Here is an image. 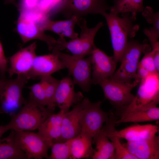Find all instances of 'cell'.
<instances>
[{"label": "cell", "mask_w": 159, "mask_h": 159, "mask_svg": "<svg viewBox=\"0 0 159 159\" xmlns=\"http://www.w3.org/2000/svg\"><path fill=\"white\" fill-rule=\"evenodd\" d=\"M119 14L110 12L102 14L109 29L113 54L116 62H120L126 48L128 38L135 37L139 29L138 24H135L137 14L126 13Z\"/></svg>", "instance_id": "obj_1"}, {"label": "cell", "mask_w": 159, "mask_h": 159, "mask_svg": "<svg viewBox=\"0 0 159 159\" xmlns=\"http://www.w3.org/2000/svg\"><path fill=\"white\" fill-rule=\"evenodd\" d=\"M52 113L46 107L39 105L29 99L17 113L12 116L11 120L7 125L9 130H34L38 129Z\"/></svg>", "instance_id": "obj_2"}, {"label": "cell", "mask_w": 159, "mask_h": 159, "mask_svg": "<svg viewBox=\"0 0 159 159\" xmlns=\"http://www.w3.org/2000/svg\"><path fill=\"white\" fill-rule=\"evenodd\" d=\"M29 80L25 76L17 75L14 79H4L0 88V114L11 117L28 101L22 95V90Z\"/></svg>", "instance_id": "obj_3"}, {"label": "cell", "mask_w": 159, "mask_h": 159, "mask_svg": "<svg viewBox=\"0 0 159 159\" xmlns=\"http://www.w3.org/2000/svg\"><path fill=\"white\" fill-rule=\"evenodd\" d=\"M52 51L56 54L65 68L68 69V75L72 77L75 85H79L84 92H88L92 84L91 55L85 58L64 53L57 50Z\"/></svg>", "instance_id": "obj_4"}, {"label": "cell", "mask_w": 159, "mask_h": 159, "mask_svg": "<svg viewBox=\"0 0 159 159\" xmlns=\"http://www.w3.org/2000/svg\"><path fill=\"white\" fill-rule=\"evenodd\" d=\"M151 47L146 42L143 44L134 40L128 41L122 56L121 64L111 78L131 82L135 79L140 56L151 51Z\"/></svg>", "instance_id": "obj_5"}, {"label": "cell", "mask_w": 159, "mask_h": 159, "mask_svg": "<svg viewBox=\"0 0 159 159\" xmlns=\"http://www.w3.org/2000/svg\"><path fill=\"white\" fill-rule=\"evenodd\" d=\"M77 24L81 29L80 37L69 42L66 41L64 38H59L58 39L60 43L59 50L67 49L74 56L85 57L91 54L95 44V36L104 24L102 22H100L95 27L89 28L86 20L83 17L79 19Z\"/></svg>", "instance_id": "obj_6"}, {"label": "cell", "mask_w": 159, "mask_h": 159, "mask_svg": "<svg viewBox=\"0 0 159 159\" xmlns=\"http://www.w3.org/2000/svg\"><path fill=\"white\" fill-rule=\"evenodd\" d=\"M102 102H91L87 97L80 103L81 132L94 139L108 120L109 114L101 108Z\"/></svg>", "instance_id": "obj_7"}, {"label": "cell", "mask_w": 159, "mask_h": 159, "mask_svg": "<svg viewBox=\"0 0 159 159\" xmlns=\"http://www.w3.org/2000/svg\"><path fill=\"white\" fill-rule=\"evenodd\" d=\"M140 82L139 80H134L128 82L110 78L102 81L99 85L105 98L118 109L132 102L135 96L131 92Z\"/></svg>", "instance_id": "obj_8"}, {"label": "cell", "mask_w": 159, "mask_h": 159, "mask_svg": "<svg viewBox=\"0 0 159 159\" xmlns=\"http://www.w3.org/2000/svg\"><path fill=\"white\" fill-rule=\"evenodd\" d=\"M110 9L106 0H64L57 11L68 19L73 16L79 19L89 14L102 15Z\"/></svg>", "instance_id": "obj_9"}, {"label": "cell", "mask_w": 159, "mask_h": 159, "mask_svg": "<svg viewBox=\"0 0 159 159\" xmlns=\"http://www.w3.org/2000/svg\"><path fill=\"white\" fill-rule=\"evenodd\" d=\"M14 131L16 144L28 159H48V150L52 144L37 133Z\"/></svg>", "instance_id": "obj_10"}, {"label": "cell", "mask_w": 159, "mask_h": 159, "mask_svg": "<svg viewBox=\"0 0 159 159\" xmlns=\"http://www.w3.org/2000/svg\"><path fill=\"white\" fill-rule=\"evenodd\" d=\"M139 83L137 94L129 105L142 110L157 107L159 103V73H150Z\"/></svg>", "instance_id": "obj_11"}, {"label": "cell", "mask_w": 159, "mask_h": 159, "mask_svg": "<svg viewBox=\"0 0 159 159\" xmlns=\"http://www.w3.org/2000/svg\"><path fill=\"white\" fill-rule=\"evenodd\" d=\"M116 121L115 118H110L103 126L107 135L116 136L127 141H135L147 138L156 135L158 130L157 125L151 124L135 125L117 130L115 127Z\"/></svg>", "instance_id": "obj_12"}, {"label": "cell", "mask_w": 159, "mask_h": 159, "mask_svg": "<svg viewBox=\"0 0 159 159\" xmlns=\"http://www.w3.org/2000/svg\"><path fill=\"white\" fill-rule=\"evenodd\" d=\"M91 55L92 84L99 85L112 77L116 71L117 63L113 56H108L95 44Z\"/></svg>", "instance_id": "obj_13"}, {"label": "cell", "mask_w": 159, "mask_h": 159, "mask_svg": "<svg viewBox=\"0 0 159 159\" xmlns=\"http://www.w3.org/2000/svg\"><path fill=\"white\" fill-rule=\"evenodd\" d=\"M74 85L68 75L59 80L57 87L54 97V104L64 113L69 111L72 106L80 103L83 99L81 92L74 91Z\"/></svg>", "instance_id": "obj_14"}, {"label": "cell", "mask_w": 159, "mask_h": 159, "mask_svg": "<svg viewBox=\"0 0 159 159\" xmlns=\"http://www.w3.org/2000/svg\"><path fill=\"white\" fill-rule=\"evenodd\" d=\"M16 30L24 44L31 40L38 39L46 43L50 50H59L58 41L45 34L44 31L38 24L19 17Z\"/></svg>", "instance_id": "obj_15"}, {"label": "cell", "mask_w": 159, "mask_h": 159, "mask_svg": "<svg viewBox=\"0 0 159 159\" xmlns=\"http://www.w3.org/2000/svg\"><path fill=\"white\" fill-rule=\"evenodd\" d=\"M36 47V42H34L21 49L9 58L10 67L7 71L10 77L16 74L24 75L27 78L37 56Z\"/></svg>", "instance_id": "obj_16"}, {"label": "cell", "mask_w": 159, "mask_h": 159, "mask_svg": "<svg viewBox=\"0 0 159 159\" xmlns=\"http://www.w3.org/2000/svg\"><path fill=\"white\" fill-rule=\"evenodd\" d=\"M65 68L56 54L52 51L49 54L36 56L27 78L28 80L40 79Z\"/></svg>", "instance_id": "obj_17"}, {"label": "cell", "mask_w": 159, "mask_h": 159, "mask_svg": "<svg viewBox=\"0 0 159 159\" xmlns=\"http://www.w3.org/2000/svg\"><path fill=\"white\" fill-rule=\"evenodd\" d=\"M138 159H159V137L155 135L147 138L122 143Z\"/></svg>", "instance_id": "obj_18"}, {"label": "cell", "mask_w": 159, "mask_h": 159, "mask_svg": "<svg viewBox=\"0 0 159 159\" xmlns=\"http://www.w3.org/2000/svg\"><path fill=\"white\" fill-rule=\"evenodd\" d=\"M117 110L120 118L116 120V125L122 123L151 121L159 119V108L157 107L142 110L133 108L128 105Z\"/></svg>", "instance_id": "obj_19"}, {"label": "cell", "mask_w": 159, "mask_h": 159, "mask_svg": "<svg viewBox=\"0 0 159 159\" xmlns=\"http://www.w3.org/2000/svg\"><path fill=\"white\" fill-rule=\"evenodd\" d=\"M80 103L74 106L71 110L64 113L61 123L60 142L72 139L80 133L82 110Z\"/></svg>", "instance_id": "obj_20"}, {"label": "cell", "mask_w": 159, "mask_h": 159, "mask_svg": "<svg viewBox=\"0 0 159 159\" xmlns=\"http://www.w3.org/2000/svg\"><path fill=\"white\" fill-rule=\"evenodd\" d=\"M64 113L60 110L57 114H51L37 129V133L52 145L60 142L61 123Z\"/></svg>", "instance_id": "obj_21"}, {"label": "cell", "mask_w": 159, "mask_h": 159, "mask_svg": "<svg viewBox=\"0 0 159 159\" xmlns=\"http://www.w3.org/2000/svg\"><path fill=\"white\" fill-rule=\"evenodd\" d=\"M79 19L75 16L62 21H52L48 18L40 26L44 31H51L59 35V38L66 37L72 40L78 38V34L75 32L74 28Z\"/></svg>", "instance_id": "obj_22"}, {"label": "cell", "mask_w": 159, "mask_h": 159, "mask_svg": "<svg viewBox=\"0 0 159 159\" xmlns=\"http://www.w3.org/2000/svg\"><path fill=\"white\" fill-rule=\"evenodd\" d=\"M92 138L81 132L71 140V159L91 158L94 149L92 146Z\"/></svg>", "instance_id": "obj_23"}, {"label": "cell", "mask_w": 159, "mask_h": 159, "mask_svg": "<svg viewBox=\"0 0 159 159\" xmlns=\"http://www.w3.org/2000/svg\"><path fill=\"white\" fill-rule=\"evenodd\" d=\"M96 145L92 159H114L115 147L102 127L93 139Z\"/></svg>", "instance_id": "obj_24"}, {"label": "cell", "mask_w": 159, "mask_h": 159, "mask_svg": "<svg viewBox=\"0 0 159 159\" xmlns=\"http://www.w3.org/2000/svg\"><path fill=\"white\" fill-rule=\"evenodd\" d=\"M0 159H28L24 152L15 143L14 131L0 141Z\"/></svg>", "instance_id": "obj_25"}, {"label": "cell", "mask_w": 159, "mask_h": 159, "mask_svg": "<svg viewBox=\"0 0 159 159\" xmlns=\"http://www.w3.org/2000/svg\"><path fill=\"white\" fill-rule=\"evenodd\" d=\"M114 4L110 7V12L119 14L142 12L145 7L143 0H113Z\"/></svg>", "instance_id": "obj_26"}, {"label": "cell", "mask_w": 159, "mask_h": 159, "mask_svg": "<svg viewBox=\"0 0 159 159\" xmlns=\"http://www.w3.org/2000/svg\"><path fill=\"white\" fill-rule=\"evenodd\" d=\"M40 80L45 93L47 103V107L53 113L56 107L54 103V97L59 80L51 75L43 77Z\"/></svg>", "instance_id": "obj_27"}, {"label": "cell", "mask_w": 159, "mask_h": 159, "mask_svg": "<svg viewBox=\"0 0 159 159\" xmlns=\"http://www.w3.org/2000/svg\"><path fill=\"white\" fill-rule=\"evenodd\" d=\"M71 140L53 144L51 147V154L48 159H71Z\"/></svg>", "instance_id": "obj_28"}, {"label": "cell", "mask_w": 159, "mask_h": 159, "mask_svg": "<svg viewBox=\"0 0 159 159\" xmlns=\"http://www.w3.org/2000/svg\"><path fill=\"white\" fill-rule=\"evenodd\" d=\"M29 99L40 105L46 107L47 103L43 87L40 82L28 87Z\"/></svg>", "instance_id": "obj_29"}, {"label": "cell", "mask_w": 159, "mask_h": 159, "mask_svg": "<svg viewBox=\"0 0 159 159\" xmlns=\"http://www.w3.org/2000/svg\"><path fill=\"white\" fill-rule=\"evenodd\" d=\"M107 136L114 145V159H138L123 145L120 138L115 136Z\"/></svg>", "instance_id": "obj_30"}, {"label": "cell", "mask_w": 159, "mask_h": 159, "mask_svg": "<svg viewBox=\"0 0 159 159\" xmlns=\"http://www.w3.org/2000/svg\"><path fill=\"white\" fill-rule=\"evenodd\" d=\"M49 15L39 9L30 10H20L19 17L33 22L39 25L48 18Z\"/></svg>", "instance_id": "obj_31"}, {"label": "cell", "mask_w": 159, "mask_h": 159, "mask_svg": "<svg viewBox=\"0 0 159 159\" xmlns=\"http://www.w3.org/2000/svg\"><path fill=\"white\" fill-rule=\"evenodd\" d=\"M142 12L148 23L152 25L153 26L150 28L159 36V11L154 12L151 7L147 6Z\"/></svg>", "instance_id": "obj_32"}, {"label": "cell", "mask_w": 159, "mask_h": 159, "mask_svg": "<svg viewBox=\"0 0 159 159\" xmlns=\"http://www.w3.org/2000/svg\"><path fill=\"white\" fill-rule=\"evenodd\" d=\"M153 49L145 52L144 55L139 62V64L147 69L150 73L158 72L156 69L154 61V55L156 50Z\"/></svg>", "instance_id": "obj_33"}, {"label": "cell", "mask_w": 159, "mask_h": 159, "mask_svg": "<svg viewBox=\"0 0 159 159\" xmlns=\"http://www.w3.org/2000/svg\"><path fill=\"white\" fill-rule=\"evenodd\" d=\"M7 61L5 56L0 39V78L1 79H6L5 74L8 69Z\"/></svg>", "instance_id": "obj_34"}, {"label": "cell", "mask_w": 159, "mask_h": 159, "mask_svg": "<svg viewBox=\"0 0 159 159\" xmlns=\"http://www.w3.org/2000/svg\"><path fill=\"white\" fill-rule=\"evenodd\" d=\"M56 6L55 0H40L39 9L43 13L49 15V12Z\"/></svg>", "instance_id": "obj_35"}, {"label": "cell", "mask_w": 159, "mask_h": 159, "mask_svg": "<svg viewBox=\"0 0 159 159\" xmlns=\"http://www.w3.org/2000/svg\"><path fill=\"white\" fill-rule=\"evenodd\" d=\"M39 1L40 0H21L20 11L39 9Z\"/></svg>", "instance_id": "obj_36"}, {"label": "cell", "mask_w": 159, "mask_h": 159, "mask_svg": "<svg viewBox=\"0 0 159 159\" xmlns=\"http://www.w3.org/2000/svg\"><path fill=\"white\" fill-rule=\"evenodd\" d=\"M150 74L147 69L138 64L136 77L134 80H138L140 81L142 79L146 77Z\"/></svg>", "instance_id": "obj_37"}, {"label": "cell", "mask_w": 159, "mask_h": 159, "mask_svg": "<svg viewBox=\"0 0 159 159\" xmlns=\"http://www.w3.org/2000/svg\"><path fill=\"white\" fill-rule=\"evenodd\" d=\"M154 61L157 71L159 73V50H156L155 52Z\"/></svg>", "instance_id": "obj_38"}, {"label": "cell", "mask_w": 159, "mask_h": 159, "mask_svg": "<svg viewBox=\"0 0 159 159\" xmlns=\"http://www.w3.org/2000/svg\"><path fill=\"white\" fill-rule=\"evenodd\" d=\"M9 130L7 125H0V141L3 135Z\"/></svg>", "instance_id": "obj_39"}, {"label": "cell", "mask_w": 159, "mask_h": 159, "mask_svg": "<svg viewBox=\"0 0 159 159\" xmlns=\"http://www.w3.org/2000/svg\"><path fill=\"white\" fill-rule=\"evenodd\" d=\"M4 1L6 4H12L16 7L18 6L15 0H4Z\"/></svg>", "instance_id": "obj_40"}, {"label": "cell", "mask_w": 159, "mask_h": 159, "mask_svg": "<svg viewBox=\"0 0 159 159\" xmlns=\"http://www.w3.org/2000/svg\"><path fill=\"white\" fill-rule=\"evenodd\" d=\"M63 0H55V4L56 5H58Z\"/></svg>", "instance_id": "obj_41"}, {"label": "cell", "mask_w": 159, "mask_h": 159, "mask_svg": "<svg viewBox=\"0 0 159 159\" xmlns=\"http://www.w3.org/2000/svg\"><path fill=\"white\" fill-rule=\"evenodd\" d=\"M4 79H0V88L1 87L4 82Z\"/></svg>", "instance_id": "obj_42"}]
</instances>
